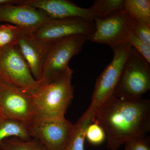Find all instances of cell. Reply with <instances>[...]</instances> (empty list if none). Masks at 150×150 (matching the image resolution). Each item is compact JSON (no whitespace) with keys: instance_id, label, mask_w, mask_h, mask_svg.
<instances>
[{"instance_id":"8992f818","label":"cell","mask_w":150,"mask_h":150,"mask_svg":"<svg viewBox=\"0 0 150 150\" xmlns=\"http://www.w3.org/2000/svg\"><path fill=\"white\" fill-rule=\"evenodd\" d=\"M95 29L87 40L111 48L128 42L133 34L134 19L123 9L94 20Z\"/></svg>"},{"instance_id":"cb8c5ba5","label":"cell","mask_w":150,"mask_h":150,"mask_svg":"<svg viewBox=\"0 0 150 150\" xmlns=\"http://www.w3.org/2000/svg\"><path fill=\"white\" fill-rule=\"evenodd\" d=\"M20 0H0V6L4 5L17 4Z\"/></svg>"},{"instance_id":"30bf717a","label":"cell","mask_w":150,"mask_h":150,"mask_svg":"<svg viewBox=\"0 0 150 150\" xmlns=\"http://www.w3.org/2000/svg\"><path fill=\"white\" fill-rule=\"evenodd\" d=\"M0 110L4 117L28 125L35 119L33 96L1 80Z\"/></svg>"},{"instance_id":"8fae6325","label":"cell","mask_w":150,"mask_h":150,"mask_svg":"<svg viewBox=\"0 0 150 150\" xmlns=\"http://www.w3.org/2000/svg\"><path fill=\"white\" fill-rule=\"evenodd\" d=\"M43 11L21 4L0 6V22L9 23L21 31L31 35L50 19Z\"/></svg>"},{"instance_id":"4fadbf2b","label":"cell","mask_w":150,"mask_h":150,"mask_svg":"<svg viewBox=\"0 0 150 150\" xmlns=\"http://www.w3.org/2000/svg\"><path fill=\"white\" fill-rule=\"evenodd\" d=\"M18 45L33 76L38 81L41 76L46 50L31 35L21 30L19 33Z\"/></svg>"},{"instance_id":"9c48e42d","label":"cell","mask_w":150,"mask_h":150,"mask_svg":"<svg viewBox=\"0 0 150 150\" xmlns=\"http://www.w3.org/2000/svg\"><path fill=\"white\" fill-rule=\"evenodd\" d=\"M74 125L65 117L34 120L28 125L30 137L47 150H65Z\"/></svg>"},{"instance_id":"ac0fdd59","label":"cell","mask_w":150,"mask_h":150,"mask_svg":"<svg viewBox=\"0 0 150 150\" xmlns=\"http://www.w3.org/2000/svg\"><path fill=\"white\" fill-rule=\"evenodd\" d=\"M124 2V0H96L90 8L95 19L123 9Z\"/></svg>"},{"instance_id":"7a4b0ae2","label":"cell","mask_w":150,"mask_h":150,"mask_svg":"<svg viewBox=\"0 0 150 150\" xmlns=\"http://www.w3.org/2000/svg\"><path fill=\"white\" fill-rule=\"evenodd\" d=\"M74 71L42 86L33 96L35 120L65 117L74 97L71 83Z\"/></svg>"},{"instance_id":"2e32d148","label":"cell","mask_w":150,"mask_h":150,"mask_svg":"<svg viewBox=\"0 0 150 150\" xmlns=\"http://www.w3.org/2000/svg\"><path fill=\"white\" fill-rule=\"evenodd\" d=\"M123 9L131 18L150 25V0H124Z\"/></svg>"},{"instance_id":"7c38bea8","label":"cell","mask_w":150,"mask_h":150,"mask_svg":"<svg viewBox=\"0 0 150 150\" xmlns=\"http://www.w3.org/2000/svg\"><path fill=\"white\" fill-rule=\"evenodd\" d=\"M17 4L40 10L51 18L77 17L93 21L95 19L91 8L80 7L68 0H20Z\"/></svg>"},{"instance_id":"5b68a950","label":"cell","mask_w":150,"mask_h":150,"mask_svg":"<svg viewBox=\"0 0 150 150\" xmlns=\"http://www.w3.org/2000/svg\"><path fill=\"white\" fill-rule=\"evenodd\" d=\"M0 80L31 96L41 86L33 76L18 45L0 50Z\"/></svg>"},{"instance_id":"7402d4cb","label":"cell","mask_w":150,"mask_h":150,"mask_svg":"<svg viewBox=\"0 0 150 150\" xmlns=\"http://www.w3.org/2000/svg\"><path fill=\"white\" fill-rule=\"evenodd\" d=\"M133 33L146 43L150 44V25L134 19Z\"/></svg>"},{"instance_id":"603a6c76","label":"cell","mask_w":150,"mask_h":150,"mask_svg":"<svg viewBox=\"0 0 150 150\" xmlns=\"http://www.w3.org/2000/svg\"><path fill=\"white\" fill-rule=\"evenodd\" d=\"M145 136L134 137L126 142L125 150H150L149 139Z\"/></svg>"},{"instance_id":"e0dca14e","label":"cell","mask_w":150,"mask_h":150,"mask_svg":"<svg viewBox=\"0 0 150 150\" xmlns=\"http://www.w3.org/2000/svg\"><path fill=\"white\" fill-rule=\"evenodd\" d=\"M0 150H47L38 140H24L17 137L7 138L0 143Z\"/></svg>"},{"instance_id":"44dd1931","label":"cell","mask_w":150,"mask_h":150,"mask_svg":"<svg viewBox=\"0 0 150 150\" xmlns=\"http://www.w3.org/2000/svg\"><path fill=\"white\" fill-rule=\"evenodd\" d=\"M128 42L150 65V44L142 41L133 33L129 37Z\"/></svg>"},{"instance_id":"d4e9b609","label":"cell","mask_w":150,"mask_h":150,"mask_svg":"<svg viewBox=\"0 0 150 150\" xmlns=\"http://www.w3.org/2000/svg\"><path fill=\"white\" fill-rule=\"evenodd\" d=\"M1 110H0V117H1Z\"/></svg>"},{"instance_id":"9a60e30c","label":"cell","mask_w":150,"mask_h":150,"mask_svg":"<svg viewBox=\"0 0 150 150\" xmlns=\"http://www.w3.org/2000/svg\"><path fill=\"white\" fill-rule=\"evenodd\" d=\"M15 137L21 139H31L28 130V125L24 122L0 117V143L10 137Z\"/></svg>"},{"instance_id":"52a82bcc","label":"cell","mask_w":150,"mask_h":150,"mask_svg":"<svg viewBox=\"0 0 150 150\" xmlns=\"http://www.w3.org/2000/svg\"><path fill=\"white\" fill-rule=\"evenodd\" d=\"M94 29L93 21L77 17L50 18L31 36L47 50L53 43L65 38L82 35L88 40Z\"/></svg>"},{"instance_id":"d6986e66","label":"cell","mask_w":150,"mask_h":150,"mask_svg":"<svg viewBox=\"0 0 150 150\" xmlns=\"http://www.w3.org/2000/svg\"><path fill=\"white\" fill-rule=\"evenodd\" d=\"M18 27L13 25L5 24L0 25V50L7 46L18 45Z\"/></svg>"},{"instance_id":"6da1fadb","label":"cell","mask_w":150,"mask_h":150,"mask_svg":"<svg viewBox=\"0 0 150 150\" xmlns=\"http://www.w3.org/2000/svg\"><path fill=\"white\" fill-rule=\"evenodd\" d=\"M93 122L105 132L107 147L116 150L150 130V100H126L110 97L96 108Z\"/></svg>"},{"instance_id":"5bb4252c","label":"cell","mask_w":150,"mask_h":150,"mask_svg":"<svg viewBox=\"0 0 150 150\" xmlns=\"http://www.w3.org/2000/svg\"><path fill=\"white\" fill-rule=\"evenodd\" d=\"M96 108L90 105L85 112L74 125L69 143L65 150H84L87 128L94 120Z\"/></svg>"},{"instance_id":"ba28073f","label":"cell","mask_w":150,"mask_h":150,"mask_svg":"<svg viewBox=\"0 0 150 150\" xmlns=\"http://www.w3.org/2000/svg\"><path fill=\"white\" fill-rule=\"evenodd\" d=\"M131 48L128 42L111 48L113 58L97 79L90 105L96 108L112 96Z\"/></svg>"},{"instance_id":"3957f363","label":"cell","mask_w":150,"mask_h":150,"mask_svg":"<svg viewBox=\"0 0 150 150\" xmlns=\"http://www.w3.org/2000/svg\"><path fill=\"white\" fill-rule=\"evenodd\" d=\"M86 38L74 35L56 41L46 50L41 76L38 81L40 86L45 85L73 71L69 63L74 56L82 50Z\"/></svg>"},{"instance_id":"ffe728a7","label":"cell","mask_w":150,"mask_h":150,"mask_svg":"<svg viewBox=\"0 0 150 150\" xmlns=\"http://www.w3.org/2000/svg\"><path fill=\"white\" fill-rule=\"evenodd\" d=\"M86 137L92 144L99 145L104 142L106 135L101 126L96 122H93L87 128Z\"/></svg>"},{"instance_id":"277c9868","label":"cell","mask_w":150,"mask_h":150,"mask_svg":"<svg viewBox=\"0 0 150 150\" xmlns=\"http://www.w3.org/2000/svg\"><path fill=\"white\" fill-rule=\"evenodd\" d=\"M150 89V65L131 47L112 96L123 100H136Z\"/></svg>"}]
</instances>
